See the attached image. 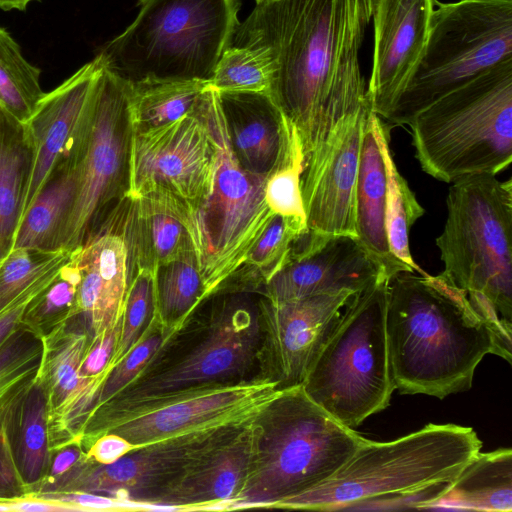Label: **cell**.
<instances>
[{"mask_svg": "<svg viewBox=\"0 0 512 512\" xmlns=\"http://www.w3.org/2000/svg\"><path fill=\"white\" fill-rule=\"evenodd\" d=\"M0 108H2L1 103H0Z\"/></svg>", "mask_w": 512, "mask_h": 512, "instance_id": "cell-53", "label": "cell"}, {"mask_svg": "<svg viewBox=\"0 0 512 512\" xmlns=\"http://www.w3.org/2000/svg\"><path fill=\"white\" fill-rule=\"evenodd\" d=\"M29 494L38 498L67 504L74 507L77 511L128 510L127 502L93 492H36Z\"/></svg>", "mask_w": 512, "mask_h": 512, "instance_id": "cell-46", "label": "cell"}, {"mask_svg": "<svg viewBox=\"0 0 512 512\" xmlns=\"http://www.w3.org/2000/svg\"><path fill=\"white\" fill-rule=\"evenodd\" d=\"M64 262L34 281L0 312V346L19 327L28 305L51 283Z\"/></svg>", "mask_w": 512, "mask_h": 512, "instance_id": "cell-44", "label": "cell"}, {"mask_svg": "<svg viewBox=\"0 0 512 512\" xmlns=\"http://www.w3.org/2000/svg\"><path fill=\"white\" fill-rule=\"evenodd\" d=\"M41 339L42 356L36 382L46 398L49 447L53 453L71 443L81 444L85 423L96 407L107 375L85 377L80 373L93 341L80 314Z\"/></svg>", "mask_w": 512, "mask_h": 512, "instance_id": "cell-19", "label": "cell"}, {"mask_svg": "<svg viewBox=\"0 0 512 512\" xmlns=\"http://www.w3.org/2000/svg\"><path fill=\"white\" fill-rule=\"evenodd\" d=\"M134 447L123 437L114 433L100 435L85 451L86 457L103 465L111 464Z\"/></svg>", "mask_w": 512, "mask_h": 512, "instance_id": "cell-47", "label": "cell"}, {"mask_svg": "<svg viewBox=\"0 0 512 512\" xmlns=\"http://www.w3.org/2000/svg\"><path fill=\"white\" fill-rule=\"evenodd\" d=\"M304 163L305 156L298 133L283 114L280 152L275 165L266 177L265 201L274 214L306 223L301 194Z\"/></svg>", "mask_w": 512, "mask_h": 512, "instance_id": "cell-35", "label": "cell"}, {"mask_svg": "<svg viewBox=\"0 0 512 512\" xmlns=\"http://www.w3.org/2000/svg\"><path fill=\"white\" fill-rule=\"evenodd\" d=\"M262 1H265V0H255L256 3H260Z\"/></svg>", "mask_w": 512, "mask_h": 512, "instance_id": "cell-52", "label": "cell"}, {"mask_svg": "<svg viewBox=\"0 0 512 512\" xmlns=\"http://www.w3.org/2000/svg\"><path fill=\"white\" fill-rule=\"evenodd\" d=\"M41 356V337L22 323L0 346V431L34 384Z\"/></svg>", "mask_w": 512, "mask_h": 512, "instance_id": "cell-34", "label": "cell"}, {"mask_svg": "<svg viewBox=\"0 0 512 512\" xmlns=\"http://www.w3.org/2000/svg\"><path fill=\"white\" fill-rule=\"evenodd\" d=\"M352 295L343 291L277 303L263 298L260 377L278 389L302 385Z\"/></svg>", "mask_w": 512, "mask_h": 512, "instance_id": "cell-17", "label": "cell"}, {"mask_svg": "<svg viewBox=\"0 0 512 512\" xmlns=\"http://www.w3.org/2000/svg\"><path fill=\"white\" fill-rule=\"evenodd\" d=\"M84 455L85 450L80 443H71L54 451L52 453L48 474L40 484L62 476L68 472Z\"/></svg>", "mask_w": 512, "mask_h": 512, "instance_id": "cell-48", "label": "cell"}, {"mask_svg": "<svg viewBox=\"0 0 512 512\" xmlns=\"http://www.w3.org/2000/svg\"><path fill=\"white\" fill-rule=\"evenodd\" d=\"M41 70L28 62L19 44L0 27V103L4 110L24 123L43 96Z\"/></svg>", "mask_w": 512, "mask_h": 512, "instance_id": "cell-36", "label": "cell"}, {"mask_svg": "<svg viewBox=\"0 0 512 512\" xmlns=\"http://www.w3.org/2000/svg\"><path fill=\"white\" fill-rule=\"evenodd\" d=\"M204 100L216 148L210 191L194 205L151 195L160 199L188 232L209 298L238 273L276 214L265 201L267 175L245 169L232 149L217 92L208 88Z\"/></svg>", "mask_w": 512, "mask_h": 512, "instance_id": "cell-7", "label": "cell"}, {"mask_svg": "<svg viewBox=\"0 0 512 512\" xmlns=\"http://www.w3.org/2000/svg\"><path fill=\"white\" fill-rule=\"evenodd\" d=\"M439 505L478 511L512 510V450L481 451L449 483Z\"/></svg>", "mask_w": 512, "mask_h": 512, "instance_id": "cell-28", "label": "cell"}, {"mask_svg": "<svg viewBox=\"0 0 512 512\" xmlns=\"http://www.w3.org/2000/svg\"><path fill=\"white\" fill-rule=\"evenodd\" d=\"M481 447L473 428L456 424L430 423L388 442L366 439L330 479L275 508L354 510L374 498L450 483Z\"/></svg>", "mask_w": 512, "mask_h": 512, "instance_id": "cell-9", "label": "cell"}, {"mask_svg": "<svg viewBox=\"0 0 512 512\" xmlns=\"http://www.w3.org/2000/svg\"><path fill=\"white\" fill-rule=\"evenodd\" d=\"M71 252L12 248L0 260V312L34 281L67 260Z\"/></svg>", "mask_w": 512, "mask_h": 512, "instance_id": "cell-41", "label": "cell"}, {"mask_svg": "<svg viewBox=\"0 0 512 512\" xmlns=\"http://www.w3.org/2000/svg\"><path fill=\"white\" fill-rule=\"evenodd\" d=\"M138 14L97 53L128 82L210 81L240 23V0H138Z\"/></svg>", "mask_w": 512, "mask_h": 512, "instance_id": "cell-6", "label": "cell"}, {"mask_svg": "<svg viewBox=\"0 0 512 512\" xmlns=\"http://www.w3.org/2000/svg\"><path fill=\"white\" fill-rule=\"evenodd\" d=\"M422 170L452 183L512 162V59L417 113L408 124Z\"/></svg>", "mask_w": 512, "mask_h": 512, "instance_id": "cell-8", "label": "cell"}, {"mask_svg": "<svg viewBox=\"0 0 512 512\" xmlns=\"http://www.w3.org/2000/svg\"><path fill=\"white\" fill-rule=\"evenodd\" d=\"M175 333L165 329L157 317L139 343L109 370L101 386L96 407L132 383Z\"/></svg>", "mask_w": 512, "mask_h": 512, "instance_id": "cell-42", "label": "cell"}, {"mask_svg": "<svg viewBox=\"0 0 512 512\" xmlns=\"http://www.w3.org/2000/svg\"><path fill=\"white\" fill-rule=\"evenodd\" d=\"M80 282L81 272L73 250L51 283L28 305L21 323L43 337L77 315Z\"/></svg>", "mask_w": 512, "mask_h": 512, "instance_id": "cell-38", "label": "cell"}, {"mask_svg": "<svg viewBox=\"0 0 512 512\" xmlns=\"http://www.w3.org/2000/svg\"><path fill=\"white\" fill-rule=\"evenodd\" d=\"M377 140L382 149L387 178L385 223L389 248L392 255L414 272L423 273L413 260L409 246V233L413 224L424 215L407 181L399 173L389 145L390 126L377 114L371 113Z\"/></svg>", "mask_w": 512, "mask_h": 512, "instance_id": "cell-31", "label": "cell"}, {"mask_svg": "<svg viewBox=\"0 0 512 512\" xmlns=\"http://www.w3.org/2000/svg\"><path fill=\"white\" fill-rule=\"evenodd\" d=\"M208 88L209 82L201 80L128 82L132 131L143 132L176 121L194 110Z\"/></svg>", "mask_w": 512, "mask_h": 512, "instance_id": "cell-30", "label": "cell"}, {"mask_svg": "<svg viewBox=\"0 0 512 512\" xmlns=\"http://www.w3.org/2000/svg\"><path fill=\"white\" fill-rule=\"evenodd\" d=\"M386 339L392 382L400 394L443 399L465 392L485 355L503 358L466 293L441 273L404 271L389 279Z\"/></svg>", "mask_w": 512, "mask_h": 512, "instance_id": "cell-2", "label": "cell"}, {"mask_svg": "<svg viewBox=\"0 0 512 512\" xmlns=\"http://www.w3.org/2000/svg\"><path fill=\"white\" fill-rule=\"evenodd\" d=\"M436 0H374L373 64L367 96L384 118L424 51Z\"/></svg>", "mask_w": 512, "mask_h": 512, "instance_id": "cell-21", "label": "cell"}, {"mask_svg": "<svg viewBox=\"0 0 512 512\" xmlns=\"http://www.w3.org/2000/svg\"><path fill=\"white\" fill-rule=\"evenodd\" d=\"M371 112V106H366L341 120L306 157L301 194L309 232L356 237L359 156Z\"/></svg>", "mask_w": 512, "mask_h": 512, "instance_id": "cell-18", "label": "cell"}, {"mask_svg": "<svg viewBox=\"0 0 512 512\" xmlns=\"http://www.w3.org/2000/svg\"><path fill=\"white\" fill-rule=\"evenodd\" d=\"M102 67L97 54L55 89L44 93L23 123L32 165L20 221L51 175L66 164H77L89 133Z\"/></svg>", "mask_w": 512, "mask_h": 512, "instance_id": "cell-16", "label": "cell"}, {"mask_svg": "<svg viewBox=\"0 0 512 512\" xmlns=\"http://www.w3.org/2000/svg\"><path fill=\"white\" fill-rule=\"evenodd\" d=\"M16 414L17 412L0 431V501L5 502L23 498L29 493L18 471L13 452L12 437Z\"/></svg>", "mask_w": 512, "mask_h": 512, "instance_id": "cell-43", "label": "cell"}, {"mask_svg": "<svg viewBox=\"0 0 512 512\" xmlns=\"http://www.w3.org/2000/svg\"><path fill=\"white\" fill-rule=\"evenodd\" d=\"M156 296L161 325L177 332L207 299L194 250L157 268Z\"/></svg>", "mask_w": 512, "mask_h": 512, "instance_id": "cell-33", "label": "cell"}, {"mask_svg": "<svg viewBox=\"0 0 512 512\" xmlns=\"http://www.w3.org/2000/svg\"><path fill=\"white\" fill-rule=\"evenodd\" d=\"M447 217L436 239L441 273L468 296L512 360V182L493 174L450 186Z\"/></svg>", "mask_w": 512, "mask_h": 512, "instance_id": "cell-4", "label": "cell"}, {"mask_svg": "<svg viewBox=\"0 0 512 512\" xmlns=\"http://www.w3.org/2000/svg\"><path fill=\"white\" fill-rule=\"evenodd\" d=\"M131 135L128 82L103 65L89 133L76 164V193L60 249L83 246L126 200Z\"/></svg>", "mask_w": 512, "mask_h": 512, "instance_id": "cell-12", "label": "cell"}, {"mask_svg": "<svg viewBox=\"0 0 512 512\" xmlns=\"http://www.w3.org/2000/svg\"><path fill=\"white\" fill-rule=\"evenodd\" d=\"M125 215L118 207L83 246L75 249L81 272L77 296L80 314L92 340L122 319L131 277Z\"/></svg>", "mask_w": 512, "mask_h": 512, "instance_id": "cell-22", "label": "cell"}, {"mask_svg": "<svg viewBox=\"0 0 512 512\" xmlns=\"http://www.w3.org/2000/svg\"><path fill=\"white\" fill-rule=\"evenodd\" d=\"M0 511H11L8 502L0 501Z\"/></svg>", "mask_w": 512, "mask_h": 512, "instance_id": "cell-51", "label": "cell"}, {"mask_svg": "<svg viewBox=\"0 0 512 512\" xmlns=\"http://www.w3.org/2000/svg\"><path fill=\"white\" fill-rule=\"evenodd\" d=\"M204 94L193 111L176 121L143 132L132 131L126 199L155 194L194 205L208 194L216 148Z\"/></svg>", "mask_w": 512, "mask_h": 512, "instance_id": "cell-14", "label": "cell"}, {"mask_svg": "<svg viewBox=\"0 0 512 512\" xmlns=\"http://www.w3.org/2000/svg\"><path fill=\"white\" fill-rule=\"evenodd\" d=\"M273 69L259 48L230 46L222 54L209 88L223 93H261L270 97Z\"/></svg>", "mask_w": 512, "mask_h": 512, "instance_id": "cell-40", "label": "cell"}, {"mask_svg": "<svg viewBox=\"0 0 512 512\" xmlns=\"http://www.w3.org/2000/svg\"><path fill=\"white\" fill-rule=\"evenodd\" d=\"M421 58L384 117L409 124L436 100L512 59V0L435 3Z\"/></svg>", "mask_w": 512, "mask_h": 512, "instance_id": "cell-11", "label": "cell"}, {"mask_svg": "<svg viewBox=\"0 0 512 512\" xmlns=\"http://www.w3.org/2000/svg\"><path fill=\"white\" fill-rule=\"evenodd\" d=\"M76 185V165L66 164L58 168L23 215L12 248L59 250Z\"/></svg>", "mask_w": 512, "mask_h": 512, "instance_id": "cell-29", "label": "cell"}, {"mask_svg": "<svg viewBox=\"0 0 512 512\" xmlns=\"http://www.w3.org/2000/svg\"><path fill=\"white\" fill-rule=\"evenodd\" d=\"M381 278L390 279L357 237L307 231L261 293L275 303L343 291L355 294Z\"/></svg>", "mask_w": 512, "mask_h": 512, "instance_id": "cell-20", "label": "cell"}, {"mask_svg": "<svg viewBox=\"0 0 512 512\" xmlns=\"http://www.w3.org/2000/svg\"><path fill=\"white\" fill-rule=\"evenodd\" d=\"M32 165L23 123L0 108V260L13 247Z\"/></svg>", "mask_w": 512, "mask_h": 512, "instance_id": "cell-27", "label": "cell"}, {"mask_svg": "<svg viewBox=\"0 0 512 512\" xmlns=\"http://www.w3.org/2000/svg\"><path fill=\"white\" fill-rule=\"evenodd\" d=\"M280 390L271 381L255 378L185 391L120 414L97 438L114 433L138 447L196 430L245 424Z\"/></svg>", "mask_w": 512, "mask_h": 512, "instance_id": "cell-15", "label": "cell"}, {"mask_svg": "<svg viewBox=\"0 0 512 512\" xmlns=\"http://www.w3.org/2000/svg\"><path fill=\"white\" fill-rule=\"evenodd\" d=\"M248 423L196 430L134 447L107 465L85 453L68 472L40 484L34 493L86 491L132 504L160 503L200 457Z\"/></svg>", "mask_w": 512, "mask_h": 512, "instance_id": "cell-13", "label": "cell"}, {"mask_svg": "<svg viewBox=\"0 0 512 512\" xmlns=\"http://www.w3.org/2000/svg\"><path fill=\"white\" fill-rule=\"evenodd\" d=\"M217 94L238 161L250 172L268 175L280 152L283 113L267 94Z\"/></svg>", "mask_w": 512, "mask_h": 512, "instance_id": "cell-24", "label": "cell"}, {"mask_svg": "<svg viewBox=\"0 0 512 512\" xmlns=\"http://www.w3.org/2000/svg\"><path fill=\"white\" fill-rule=\"evenodd\" d=\"M34 1L41 0H0V9L4 11L19 10L24 11L27 6Z\"/></svg>", "mask_w": 512, "mask_h": 512, "instance_id": "cell-50", "label": "cell"}, {"mask_svg": "<svg viewBox=\"0 0 512 512\" xmlns=\"http://www.w3.org/2000/svg\"><path fill=\"white\" fill-rule=\"evenodd\" d=\"M374 0H265L231 46L270 58V98L295 127L306 157L344 118L370 106L360 51Z\"/></svg>", "mask_w": 512, "mask_h": 512, "instance_id": "cell-1", "label": "cell"}, {"mask_svg": "<svg viewBox=\"0 0 512 512\" xmlns=\"http://www.w3.org/2000/svg\"><path fill=\"white\" fill-rule=\"evenodd\" d=\"M128 202L124 231L133 267L157 269L194 250L185 227L160 199L145 195Z\"/></svg>", "mask_w": 512, "mask_h": 512, "instance_id": "cell-26", "label": "cell"}, {"mask_svg": "<svg viewBox=\"0 0 512 512\" xmlns=\"http://www.w3.org/2000/svg\"><path fill=\"white\" fill-rule=\"evenodd\" d=\"M12 443L18 471L30 493L47 476L52 457L46 398L36 380L17 411Z\"/></svg>", "mask_w": 512, "mask_h": 512, "instance_id": "cell-32", "label": "cell"}, {"mask_svg": "<svg viewBox=\"0 0 512 512\" xmlns=\"http://www.w3.org/2000/svg\"><path fill=\"white\" fill-rule=\"evenodd\" d=\"M262 326L259 304L224 300L202 319L193 316L126 388L89 415L82 443L120 414L185 391L260 377Z\"/></svg>", "mask_w": 512, "mask_h": 512, "instance_id": "cell-3", "label": "cell"}, {"mask_svg": "<svg viewBox=\"0 0 512 512\" xmlns=\"http://www.w3.org/2000/svg\"><path fill=\"white\" fill-rule=\"evenodd\" d=\"M157 269L134 266L126 295L120 335L110 369L122 360L144 337L157 318Z\"/></svg>", "mask_w": 512, "mask_h": 512, "instance_id": "cell-39", "label": "cell"}, {"mask_svg": "<svg viewBox=\"0 0 512 512\" xmlns=\"http://www.w3.org/2000/svg\"><path fill=\"white\" fill-rule=\"evenodd\" d=\"M121 321L122 319L114 328L93 340L80 367L82 376L101 377L108 374L110 362L120 335Z\"/></svg>", "mask_w": 512, "mask_h": 512, "instance_id": "cell-45", "label": "cell"}, {"mask_svg": "<svg viewBox=\"0 0 512 512\" xmlns=\"http://www.w3.org/2000/svg\"><path fill=\"white\" fill-rule=\"evenodd\" d=\"M371 113L364 126L359 156L355 196L356 237L391 278L399 272L414 271L398 261L389 248L385 223L386 170Z\"/></svg>", "mask_w": 512, "mask_h": 512, "instance_id": "cell-25", "label": "cell"}, {"mask_svg": "<svg viewBox=\"0 0 512 512\" xmlns=\"http://www.w3.org/2000/svg\"><path fill=\"white\" fill-rule=\"evenodd\" d=\"M250 455L248 423L200 457L160 503L181 511L229 510L245 486Z\"/></svg>", "mask_w": 512, "mask_h": 512, "instance_id": "cell-23", "label": "cell"}, {"mask_svg": "<svg viewBox=\"0 0 512 512\" xmlns=\"http://www.w3.org/2000/svg\"><path fill=\"white\" fill-rule=\"evenodd\" d=\"M245 486L229 510L275 508L330 479L367 438L315 404L302 385L281 389L249 422Z\"/></svg>", "mask_w": 512, "mask_h": 512, "instance_id": "cell-5", "label": "cell"}, {"mask_svg": "<svg viewBox=\"0 0 512 512\" xmlns=\"http://www.w3.org/2000/svg\"><path fill=\"white\" fill-rule=\"evenodd\" d=\"M8 502L11 511L22 512H70L77 511L74 507L56 501L38 498L27 494L23 498Z\"/></svg>", "mask_w": 512, "mask_h": 512, "instance_id": "cell-49", "label": "cell"}, {"mask_svg": "<svg viewBox=\"0 0 512 512\" xmlns=\"http://www.w3.org/2000/svg\"><path fill=\"white\" fill-rule=\"evenodd\" d=\"M388 278L352 295L303 384L332 418L356 428L389 406L395 390L386 339Z\"/></svg>", "mask_w": 512, "mask_h": 512, "instance_id": "cell-10", "label": "cell"}, {"mask_svg": "<svg viewBox=\"0 0 512 512\" xmlns=\"http://www.w3.org/2000/svg\"><path fill=\"white\" fill-rule=\"evenodd\" d=\"M307 231L305 222L276 214L234 278L240 276L251 290L264 285L287 263L294 244Z\"/></svg>", "mask_w": 512, "mask_h": 512, "instance_id": "cell-37", "label": "cell"}]
</instances>
